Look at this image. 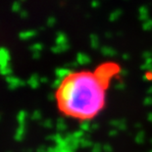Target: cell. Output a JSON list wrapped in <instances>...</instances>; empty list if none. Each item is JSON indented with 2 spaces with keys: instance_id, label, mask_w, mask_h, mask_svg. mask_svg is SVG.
<instances>
[{
  "instance_id": "cell-1",
  "label": "cell",
  "mask_w": 152,
  "mask_h": 152,
  "mask_svg": "<svg viewBox=\"0 0 152 152\" xmlns=\"http://www.w3.org/2000/svg\"><path fill=\"white\" fill-rule=\"evenodd\" d=\"M121 73L122 67L116 61H105L93 69L69 72L55 87L57 110L78 122L94 120L106 107L110 87Z\"/></svg>"
}]
</instances>
